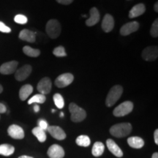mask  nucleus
Here are the masks:
<instances>
[{"label": "nucleus", "instance_id": "obj_1", "mask_svg": "<svg viewBox=\"0 0 158 158\" xmlns=\"http://www.w3.org/2000/svg\"><path fill=\"white\" fill-rule=\"evenodd\" d=\"M132 131V125L130 123L114 124L110 128V133L116 138H123L129 135Z\"/></svg>", "mask_w": 158, "mask_h": 158}, {"label": "nucleus", "instance_id": "obj_2", "mask_svg": "<svg viewBox=\"0 0 158 158\" xmlns=\"http://www.w3.org/2000/svg\"><path fill=\"white\" fill-rule=\"evenodd\" d=\"M122 92H123V88H122V86H120V85H116V86H113L110 89L107 95V98H106V106L108 107L113 106L118 101L120 97L122 96Z\"/></svg>", "mask_w": 158, "mask_h": 158}, {"label": "nucleus", "instance_id": "obj_3", "mask_svg": "<svg viewBox=\"0 0 158 158\" xmlns=\"http://www.w3.org/2000/svg\"><path fill=\"white\" fill-rule=\"evenodd\" d=\"M69 110L71 114V120L73 122H81L86 117V111L73 102L69 106Z\"/></svg>", "mask_w": 158, "mask_h": 158}, {"label": "nucleus", "instance_id": "obj_4", "mask_svg": "<svg viewBox=\"0 0 158 158\" xmlns=\"http://www.w3.org/2000/svg\"><path fill=\"white\" fill-rule=\"evenodd\" d=\"M45 30H46L47 34L51 38L56 39L60 35L62 28H61L60 23L57 20L51 19L49 20L47 23Z\"/></svg>", "mask_w": 158, "mask_h": 158}, {"label": "nucleus", "instance_id": "obj_5", "mask_svg": "<svg viewBox=\"0 0 158 158\" xmlns=\"http://www.w3.org/2000/svg\"><path fill=\"white\" fill-rule=\"evenodd\" d=\"M133 109V103L130 101L122 102L114 110L113 114L116 117H121L131 113Z\"/></svg>", "mask_w": 158, "mask_h": 158}, {"label": "nucleus", "instance_id": "obj_6", "mask_svg": "<svg viewBox=\"0 0 158 158\" xmlns=\"http://www.w3.org/2000/svg\"><path fill=\"white\" fill-rule=\"evenodd\" d=\"M74 76L71 73H64L57 77L55 80V84L57 87L64 88L73 81Z\"/></svg>", "mask_w": 158, "mask_h": 158}, {"label": "nucleus", "instance_id": "obj_7", "mask_svg": "<svg viewBox=\"0 0 158 158\" xmlns=\"http://www.w3.org/2000/svg\"><path fill=\"white\" fill-rule=\"evenodd\" d=\"M158 56L157 46L147 47L142 52V58L146 61H155Z\"/></svg>", "mask_w": 158, "mask_h": 158}, {"label": "nucleus", "instance_id": "obj_8", "mask_svg": "<svg viewBox=\"0 0 158 158\" xmlns=\"http://www.w3.org/2000/svg\"><path fill=\"white\" fill-rule=\"evenodd\" d=\"M51 86H52V84H51V79L45 77V78H43L40 81L38 84H37V89L38 92H40L41 94L45 95V94H48L51 92Z\"/></svg>", "mask_w": 158, "mask_h": 158}, {"label": "nucleus", "instance_id": "obj_9", "mask_svg": "<svg viewBox=\"0 0 158 158\" xmlns=\"http://www.w3.org/2000/svg\"><path fill=\"white\" fill-rule=\"evenodd\" d=\"M138 29H139V23L137 21H132L122 26V28L120 29V34L122 36H127L131 33L135 32Z\"/></svg>", "mask_w": 158, "mask_h": 158}, {"label": "nucleus", "instance_id": "obj_10", "mask_svg": "<svg viewBox=\"0 0 158 158\" xmlns=\"http://www.w3.org/2000/svg\"><path fill=\"white\" fill-rule=\"evenodd\" d=\"M8 135L14 139H23L24 138V131L20 126L12 124L7 129Z\"/></svg>", "mask_w": 158, "mask_h": 158}, {"label": "nucleus", "instance_id": "obj_11", "mask_svg": "<svg viewBox=\"0 0 158 158\" xmlns=\"http://www.w3.org/2000/svg\"><path fill=\"white\" fill-rule=\"evenodd\" d=\"M31 67L29 64H26L24 66L21 67V68H19L15 74V78L17 81H24L25 79L28 78L29 75L31 73Z\"/></svg>", "mask_w": 158, "mask_h": 158}, {"label": "nucleus", "instance_id": "obj_12", "mask_svg": "<svg viewBox=\"0 0 158 158\" xmlns=\"http://www.w3.org/2000/svg\"><path fill=\"white\" fill-rule=\"evenodd\" d=\"M19 63L16 61L5 62L0 67V73L3 75H10L16 70Z\"/></svg>", "mask_w": 158, "mask_h": 158}, {"label": "nucleus", "instance_id": "obj_13", "mask_svg": "<svg viewBox=\"0 0 158 158\" xmlns=\"http://www.w3.org/2000/svg\"><path fill=\"white\" fill-rule=\"evenodd\" d=\"M48 155L50 158H63L64 156V151L61 146L54 144L49 147Z\"/></svg>", "mask_w": 158, "mask_h": 158}, {"label": "nucleus", "instance_id": "obj_14", "mask_svg": "<svg viewBox=\"0 0 158 158\" xmlns=\"http://www.w3.org/2000/svg\"><path fill=\"white\" fill-rule=\"evenodd\" d=\"M47 130L50 133V135L53 138H56V140L62 141V140H64L66 138V134H65L64 130L61 127H58V126H50V127H48Z\"/></svg>", "mask_w": 158, "mask_h": 158}, {"label": "nucleus", "instance_id": "obj_15", "mask_svg": "<svg viewBox=\"0 0 158 158\" xmlns=\"http://www.w3.org/2000/svg\"><path fill=\"white\" fill-rule=\"evenodd\" d=\"M90 16L89 19L86 21V24L88 27H92V26L95 25L96 23H98L100 21V15L99 13L98 10L96 7H92L91 8L89 11Z\"/></svg>", "mask_w": 158, "mask_h": 158}, {"label": "nucleus", "instance_id": "obj_16", "mask_svg": "<svg viewBox=\"0 0 158 158\" xmlns=\"http://www.w3.org/2000/svg\"><path fill=\"white\" fill-rule=\"evenodd\" d=\"M114 27V20L111 15L106 14L102 22V29L105 32H110Z\"/></svg>", "mask_w": 158, "mask_h": 158}, {"label": "nucleus", "instance_id": "obj_17", "mask_svg": "<svg viewBox=\"0 0 158 158\" xmlns=\"http://www.w3.org/2000/svg\"><path fill=\"white\" fill-rule=\"evenodd\" d=\"M106 145H107L108 149L113 155H114L117 157H122L123 156V152L119 147L116 144L114 141L112 139H108L106 141Z\"/></svg>", "mask_w": 158, "mask_h": 158}, {"label": "nucleus", "instance_id": "obj_18", "mask_svg": "<svg viewBox=\"0 0 158 158\" xmlns=\"http://www.w3.org/2000/svg\"><path fill=\"white\" fill-rule=\"evenodd\" d=\"M146 11L145 5L143 4L140 3L134 6V7L130 10L129 13V18L130 19H134V18L138 17L142 14H143Z\"/></svg>", "mask_w": 158, "mask_h": 158}, {"label": "nucleus", "instance_id": "obj_19", "mask_svg": "<svg viewBox=\"0 0 158 158\" xmlns=\"http://www.w3.org/2000/svg\"><path fill=\"white\" fill-rule=\"evenodd\" d=\"M19 38L29 43H35V40H36V35H35V33L30 30L23 29L20 32Z\"/></svg>", "mask_w": 158, "mask_h": 158}, {"label": "nucleus", "instance_id": "obj_20", "mask_svg": "<svg viewBox=\"0 0 158 158\" xmlns=\"http://www.w3.org/2000/svg\"><path fill=\"white\" fill-rule=\"evenodd\" d=\"M33 87L30 84H26L20 89L19 98L21 100H26L29 98V96L32 93Z\"/></svg>", "mask_w": 158, "mask_h": 158}, {"label": "nucleus", "instance_id": "obj_21", "mask_svg": "<svg viewBox=\"0 0 158 158\" xmlns=\"http://www.w3.org/2000/svg\"><path fill=\"white\" fill-rule=\"evenodd\" d=\"M127 143L130 147L134 148V149H141L144 145L143 140L141 138L137 137V136L128 138Z\"/></svg>", "mask_w": 158, "mask_h": 158}, {"label": "nucleus", "instance_id": "obj_22", "mask_svg": "<svg viewBox=\"0 0 158 158\" xmlns=\"http://www.w3.org/2000/svg\"><path fill=\"white\" fill-rule=\"evenodd\" d=\"M15 152V148L10 144H1L0 145V155L8 157L13 155Z\"/></svg>", "mask_w": 158, "mask_h": 158}, {"label": "nucleus", "instance_id": "obj_23", "mask_svg": "<svg viewBox=\"0 0 158 158\" xmlns=\"http://www.w3.org/2000/svg\"><path fill=\"white\" fill-rule=\"evenodd\" d=\"M104 149L105 146L103 145V143L99 141L96 142V143H94L93 147H92V153L94 157H100L103 154Z\"/></svg>", "mask_w": 158, "mask_h": 158}, {"label": "nucleus", "instance_id": "obj_24", "mask_svg": "<svg viewBox=\"0 0 158 158\" xmlns=\"http://www.w3.org/2000/svg\"><path fill=\"white\" fill-rule=\"evenodd\" d=\"M31 132H32L33 135L37 138V140L40 142L43 143V142L45 141V140H46V134L45 133V130H42L39 127H36L32 130Z\"/></svg>", "mask_w": 158, "mask_h": 158}, {"label": "nucleus", "instance_id": "obj_25", "mask_svg": "<svg viewBox=\"0 0 158 158\" xmlns=\"http://www.w3.org/2000/svg\"><path fill=\"white\" fill-rule=\"evenodd\" d=\"M76 142L77 145L80 146V147H87L90 145L91 141L90 138L87 135H79L78 138H76Z\"/></svg>", "mask_w": 158, "mask_h": 158}, {"label": "nucleus", "instance_id": "obj_26", "mask_svg": "<svg viewBox=\"0 0 158 158\" xmlns=\"http://www.w3.org/2000/svg\"><path fill=\"white\" fill-rule=\"evenodd\" d=\"M23 51L26 55L31 57H37L40 54L39 49L32 48L30 46H24L23 48Z\"/></svg>", "mask_w": 158, "mask_h": 158}, {"label": "nucleus", "instance_id": "obj_27", "mask_svg": "<svg viewBox=\"0 0 158 158\" xmlns=\"http://www.w3.org/2000/svg\"><path fill=\"white\" fill-rule=\"evenodd\" d=\"M45 100H46V98H45V95H43V94H35V95L33 96L32 98L29 99L28 101V104L31 105L32 103H43V102L45 101Z\"/></svg>", "mask_w": 158, "mask_h": 158}, {"label": "nucleus", "instance_id": "obj_28", "mask_svg": "<svg viewBox=\"0 0 158 158\" xmlns=\"http://www.w3.org/2000/svg\"><path fill=\"white\" fill-rule=\"evenodd\" d=\"M54 103L56 105V106L58 108H62L64 107V99H63L62 96L60 94L56 93L54 95Z\"/></svg>", "mask_w": 158, "mask_h": 158}, {"label": "nucleus", "instance_id": "obj_29", "mask_svg": "<svg viewBox=\"0 0 158 158\" xmlns=\"http://www.w3.org/2000/svg\"><path fill=\"white\" fill-rule=\"evenodd\" d=\"M53 54L58 57H64L67 56L66 52H65V49L63 46H58L56 48H55L54 51H53Z\"/></svg>", "mask_w": 158, "mask_h": 158}, {"label": "nucleus", "instance_id": "obj_30", "mask_svg": "<svg viewBox=\"0 0 158 158\" xmlns=\"http://www.w3.org/2000/svg\"><path fill=\"white\" fill-rule=\"evenodd\" d=\"M150 34L153 37H157L158 36V20L155 19L152 26L151 30H150Z\"/></svg>", "mask_w": 158, "mask_h": 158}, {"label": "nucleus", "instance_id": "obj_31", "mask_svg": "<svg viewBox=\"0 0 158 158\" xmlns=\"http://www.w3.org/2000/svg\"><path fill=\"white\" fill-rule=\"evenodd\" d=\"M14 21L16 22L17 23H19V24H25V23H27L28 21V19L27 18L23 15H15L14 18Z\"/></svg>", "mask_w": 158, "mask_h": 158}, {"label": "nucleus", "instance_id": "obj_32", "mask_svg": "<svg viewBox=\"0 0 158 158\" xmlns=\"http://www.w3.org/2000/svg\"><path fill=\"white\" fill-rule=\"evenodd\" d=\"M38 126L40 128H41V129L43 130H45L48 129V123H47V122L45 121L44 119H39L38 120Z\"/></svg>", "mask_w": 158, "mask_h": 158}, {"label": "nucleus", "instance_id": "obj_33", "mask_svg": "<svg viewBox=\"0 0 158 158\" xmlns=\"http://www.w3.org/2000/svg\"><path fill=\"white\" fill-rule=\"evenodd\" d=\"M0 31L4 33H10L11 31V29L7 26H6L3 22L0 21Z\"/></svg>", "mask_w": 158, "mask_h": 158}, {"label": "nucleus", "instance_id": "obj_34", "mask_svg": "<svg viewBox=\"0 0 158 158\" xmlns=\"http://www.w3.org/2000/svg\"><path fill=\"white\" fill-rule=\"evenodd\" d=\"M56 2L59 4H62V5H68L72 3L73 2V0H56Z\"/></svg>", "mask_w": 158, "mask_h": 158}, {"label": "nucleus", "instance_id": "obj_35", "mask_svg": "<svg viewBox=\"0 0 158 158\" xmlns=\"http://www.w3.org/2000/svg\"><path fill=\"white\" fill-rule=\"evenodd\" d=\"M7 111V108L3 103L0 102V114H4Z\"/></svg>", "mask_w": 158, "mask_h": 158}, {"label": "nucleus", "instance_id": "obj_36", "mask_svg": "<svg viewBox=\"0 0 158 158\" xmlns=\"http://www.w3.org/2000/svg\"><path fill=\"white\" fill-rule=\"evenodd\" d=\"M154 138H155V142L156 144H158V130H156L154 133Z\"/></svg>", "mask_w": 158, "mask_h": 158}, {"label": "nucleus", "instance_id": "obj_37", "mask_svg": "<svg viewBox=\"0 0 158 158\" xmlns=\"http://www.w3.org/2000/svg\"><path fill=\"white\" fill-rule=\"evenodd\" d=\"M34 110H35V112H38L39 110H40V107H39V106L38 105H35V106H34Z\"/></svg>", "mask_w": 158, "mask_h": 158}, {"label": "nucleus", "instance_id": "obj_38", "mask_svg": "<svg viewBox=\"0 0 158 158\" xmlns=\"http://www.w3.org/2000/svg\"><path fill=\"white\" fill-rule=\"evenodd\" d=\"M152 158H158V153L157 152H155L152 155Z\"/></svg>", "mask_w": 158, "mask_h": 158}, {"label": "nucleus", "instance_id": "obj_39", "mask_svg": "<svg viewBox=\"0 0 158 158\" xmlns=\"http://www.w3.org/2000/svg\"><path fill=\"white\" fill-rule=\"evenodd\" d=\"M157 6H158V3L157 2H156L155 3V12H158V7H157Z\"/></svg>", "mask_w": 158, "mask_h": 158}, {"label": "nucleus", "instance_id": "obj_40", "mask_svg": "<svg viewBox=\"0 0 158 158\" xmlns=\"http://www.w3.org/2000/svg\"><path fill=\"white\" fill-rule=\"evenodd\" d=\"M19 158H33V157H29V156H27V155H23V156H21V157H19Z\"/></svg>", "mask_w": 158, "mask_h": 158}, {"label": "nucleus", "instance_id": "obj_41", "mask_svg": "<svg viewBox=\"0 0 158 158\" xmlns=\"http://www.w3.org/2000/svg\"><path fill=\"white\" fill-rule=\"evenodd\" d=\"M2 91H3V87H2V85L0 84V94H1L2 92Z\"/></svg>", "mask_w": 158, "mask_h": 158}, {"label": "nucleus", "instance_id": "obj_42", "mask_svg": "<svg viewBox=\"0 0 158 158\" xmlns=\"http://www.w3.org/2000/svg\"><path fill=\"white\" fill-rule=\"evenodd\" d=\"M63 116H64V114L62 112V113L60 114V117H63Z\"/></svg>", "mask_w": 158, "mask_h": 158}]
</instances>
